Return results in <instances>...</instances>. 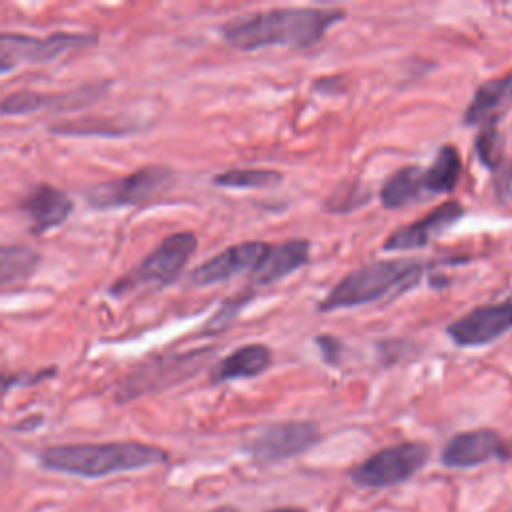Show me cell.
Here are the masks:
<instances>
[{
  "instance_id": "1",
  "label": "cell",
  "mask_w": 512,
  "mask_h": 512,
  "mask_svg": "<svg viewBox=\"0 0 512 512\" xmlns=\"http://www.w3.org/2000/svg\"><path fill=\"white\" fill-rule=\"evenodd\" d=\"M344 18L338 8H272L226 22L222 38L236 50L266 46L306 48Z\"/></svg>"
},
{
  "instance_id": "2",
  "label": "cell",
  "mask_w": 512,
  "mask_h": 512,
  "mask_svg": "<svg viewBox=\"0 0 512 512\" xmlns=\"http://www.w3.org/2000/svg\"><path fill=\"white\" fill-rule=\"evenodd\" d=\"M166 460L168 454L162 448L134 440L58 444L44 448L40 454V462L44 468L84 478H100L116 472L148 468Z\"/></svg>"
},
{
  "instance_id": "3",
  "label": "cell",
  "mask_w": 512,
  "mask_h": 512,
  "mask_svg": "<svg viewBox=\"0 0 512 512\" xmlns=\"http://www.w3.org/2000/svg\"><path fill=\"white\" fill-rule=\"evenodd\" d=\"M424 264L416 260H378L344 276L320 302L318 310L334 312L370 304L408 290L422 274Z\"/></svg>"
},
{
  "instance_id": "4",
  "label": "cell",
  "mask_w": 512,
  "mask_h": 512,
  "mask_svg": "<svg viewBox=\"0 0 512 512\" xmlns=\"http://www.w3.org/2000/svg\"><path fill=\"white\" fill-rule=\"evenodd\" d=\"M196 248L198 240L192 232H174L166 236L152 252L146 254L140 264H136L128 274H124L110 286V294L122 296L142 284H154L158 288L172 284L180 276Z\"/></svg>"
},
{
  "instance_id": "5",
  "label": "cell",
  "mask_w": 512,
  "mask_h": 512,
  "mask_svg": "<svg viewBox=\"0 0 512 512\" xmlns=\"http://www.w3.org/2000/svg\"><path fill=\"white\" fill-rule=\"evenodd\" d=\"M174 180L170 168L160 164L142 166L122 178L106 180L92 184L86 190V202L92 208H124V206H142L152 198L160 196Z\"/></svg>"
},
{
  "instance_id": "6",
  "label": "cell",
  "mask_w": 512,
  "mask_h": 512,
  "mask_svg": "<svg viewBox=\"0 0 512 512\" xmlns=\"http://www.w3.org/2000/svg\"><path fill=\"white\" fill-rule=\"evenodd\" d=\"M430 456L422 442H402L374 452L350 470V480L358 488H386L412 478Z\"/></svg>"
},
{
  "instance_id": "7",
  "label": "cell",
  "mask_w": 512,
  "mask_h": 512,
  "mask_svg": "<svg viewBox=\"0 0 512 512\" xmlns=\"http://www.w3.org/2000/svg\"><path fill=\"white\" fill-rule=\"evenodd\" d=\"M98 42L94 34H74V32H54L48 38H36L16 32H0V58L10 66L22 62H50L66 52L90 48Z\"/></svg>"
},
{
  "instance_id": "8",
  "label": "cell",
  "mask_w": 512,
  "mask_h": 512,
  "mask_svg": "<svg viewBox=\"0 0 512 512\" xmlns=\"http://www.w3.org/2000/svg\"><path fill=\"white\" fill-rule=\"evenodd\" d=\"M320 440V430L310 420H288L264 426L246 444L252 458L274 462L298 456L310 450Z\"/></svg>"
},
{
  "instance_id": "9",
  "label": "cell",
  "mask_w": 512,
  "mask_h": 512,
  "mask_svg": "<svg viewBox=\"0 0 512 512\" xmlns=\"http://www.w3.org/2000/svg\"><path fill=\"white\" fill-rule=\"evenodd\" d=\"M512 330V298L498 304H484L454 320L446 332L458 346H482Z\"/></svg>"
},
{
  "instance_id": "10",
  "label": "cell",
  "mask_w": 512,
  "mask_h": 512,
  "mask_svg": "<svg viewBox=\"0 0 512 512\" xmlns=\"http://www.w3.org/2000/svg\"><path fill=\"white\" fill-rule=\"evenodd\" d=\"M510 458L508 444L490 428L468 430L452 436L442 448L440 460L446 468H472L488 460Z\"/></svg>"
},
{
  "instance_id": "11",
  "label": "cell",
  "mask_w": 512,
  "mask_h": 512,
  "mask_svg": "<svg viewBox=\"0 0 512 512\" xmlns=\"http://www.w3.org/2000/svg\"><path fill=\"white\" fill-rule=\"evenodd\" d=\"M464 214L460 202H444L436 210L428 212L426 216L418 218L416 222L402 226L394 230L386 242V252H400V250H416L422 246H428L432 240H436L440 234H444L456 220H460Z\"/></svg>"
},
{
  "instance_id": "12",
  "label": "cell",
  "mask_w": 512,
  "mask_h": 512,
  "mask_svg": "<svg viewBox=\"0 0 512 512\" xmlns=\"http://www.w3.org/2000/svg\"><path fill=\"white\" fill-rule=\"evenodd\" d=\"M266 246L268 244H264L260 240L234 244V246L218 252L216 256H212L210 260L202 262L200 266H196L190 274V282L196 286H210L216 282H224L232 276H238L246 270H254L256 264L260 262Z\"/></svg>"
},
{
  "instance_id": "13",
  "label": "cell",
  "mask_w": 512,
  "mask_h": 512,
  "mask_svg": "<svg viewBox=\"0 0 512 512\" xmlns=\"http://www.w3.org/2000/svg\"><path fill=\"white\" fill-rule=\"evenodd\" d=\"M18 208L28 218L30 230L34 234H44L62 226L70 218L74 202L68 192L52 184H38L20 200Z\"/></svg>"
},
{
  "instance_id": "14",
  "label": "cell",
  "mask_w": 512,
  "mask_h": 512,
  "mask_svg": "<svg viewBox=\"0 0 512 512\" xmlns=\"http://www.w3.org/2000/svg\"><path fill=\"white\" fill-rule=\"evenodd\" d=\"M108 84H88L82 88H76L72 92H34V90H18L8 94L0 100V114L4 116H18V114H30L38 112L42 108H74L90 104L98 98V94Z\"/></svg>"
},
{
  "instance_id": "15",
  "label": "cell",
  "mask_w": 512,
  "mask_h": 512,
  "mask_svg": "<svg viewBox=\"0 0 512 512\" xmlns=\"http://www.w3.org/2000/svg\"><path fill=\"white\" fill-rule=\"evenodd\" d=\"M310 260V242L308 240H286L280 244H268L260 262L252 270L256 284H274L298 268L306 266Z\"/></svg>"
},
{
  "instance_id": "16",
  "label": "cell",
  "mask_w": 512,
  "mask_h": 512,
  "mask_svg": "<svg viewBox=\"0 0 512 512\" xmlns=\"http://www.w3.org/2000/svg\"><path fill=\"white\" fill-rule=\"evenodd\" d=\"M512 104V72L480 84L464 110V124H496Z\"/></svg>"
},
{
  "instance_id": "17",
  "label": "cell",
  "mask_w": 512,
  "mask_h": 512,
  "mask_svg": "<svg viewBox=\"0 0 512 512\" xmlns=\"http://www.w3.org/2000/svg\"><path fill=\"white\" fill-rule=\"evenodd\" d=\"M272 364V352L264 344H246L224 356L212 372L214 382L254 378Z\"/></svg>"
},
{
  "instance_id": "18",
  "label": "cell",
  "mask_w": 512,
  "mask_h": 512,
  "mask_svg": "<svg viewBox=\"0 0 512 512\" xmlns=\"http://www.w3.org/2000/svg\"><path fill=\"white\" fill-rule=\"evenodd\" d=\"M462 174V160L454 146L444 144L438 148L432 164L422 170L424 190L428 194H446L452 192Z\"/></svg>"
},
{
  "instance_id": "19",
  "label": "cell",
  "mask_w": 512,
  "mask_h": 512,
  "mask_svg": "<svg viewBox=\"0 0 512 512\" xmlns=\"http://www.w3.org/2000/svg\"><path fill=\"white\" fill-rule=\"evenodd\" d=\"M424 182H422V168L406 166L394 172L380 190V202L386 208H402L412 204L424 196Z\"/></svg>"
},
{
  "instance_id": "20",
  "label": "cell",
  "mask_w": 512,
  "mask_h": 512,
  "mask_svg": "<svg viewBox=\"0 0 512 512\" xmlns=\"http://www.w3.org/2000/svg\"><path fill=\"white\" fill-rule=\"evenodd\" d=\"M40 262V252L28 244H0V286L30 278Z\"/></svg>"
},
{
  "instance_id": "21",
  "label": "cell",
  "mask_w": 512,
  "mask_h": 512,
  "mask_svg": "<svg viewBox=\"0 0 512 512\" xmlns=\"http://www.w3.org/2000/svg\"><path fill=\"white\" fill-rule=\"evenodd\" d=\"M50 132L62 136H124L134 132V128L106 118H76L50 126Z\"/></svg>"
},
{
  "instance_id": "22",
  "label": "cell",
  "mask_w": 512,
  "mask_h": 512,
  "mask_svg": "<svg viewBox=\"0 0 512 512\" xmlns=\"http://www.w3.org/2000/svg\"><path fill=\"white\" fill-rule=\"evenodd\" d=\"M282 182V174L266 168H234L214 176V184L222 188H270Z\"/></svg>"
},
{
  "instance_id": "23",
  "label": "cell",
  "mask_w": 512,
  "mask_h": 512,
  "mask_svg": "<svg viewBox=\"0 0 512 512\" xmlns=\"http://www.w3.org/2000/svg\"><path fill=\"white\" fill-rule=\"evenodd\" d=\"M476 152L484 166L496 168L504 156V138L496 124H484L476 138Z\"/></svg>"
},
{
  "instance_id": "24",
  "label": "cell",
  "mask_w": 512,
  "mask_h": 512,
  "mask_svg": "<svg viewBox=\"0 0 512 512\" xmlns=\"http://www.w3.org/2000/svg\"><path fill=\"white\" fill-rule=\"evenodd\" d=\"M54 374V368L50 370H38V372H16V374H2L0 372V396L6 394L14 386H32L48 376Z\"/></svg>"
},
{
  "instance_id": "25",
  "label": "cell",
  "mask_w": 512,
  "mask_h": 512,
  "mask_svg": "<svg viewBox=\"0 0 512 512\" xmlns=\"http://www.w3.org/2000/svg\"><path fill=\"white\" fill-rule=\"evenodd\" d=\"M318 344H320V348H322V352H324V358L328 360V362H336V350H334V346H338V340H334L332 336H322V338H318Z\"/></svg>"
},
{
  "instance_id": "26",
  "label": "cell",
  "mask_w": 512,
  "mask_h": 512,
  "mask_svg": "<svg viewBox=\"0 0 512 512\" xmlns=\"http://www.w3.org/2000/svg\"><path fill=\"white\" fill-rule=\"evenodd\" d=\"M12 464H14L12 454L0 444V480L12 472Z\"/></svg>"
},
{
  "instance_id": "27",
  "label": "cell",
  "mask_w": 512,
  "mask_h": 512,
  "mask_svg": "<svg viewBox=\"0 0 512 512\" xmlns=\"http://www.w3.org/2000/svg\"><path fill=\"white\" fill-rule=\"evenodd\" d=\"M268 512H306V510L294 508V506H284V508H274V510H268Z\"/></svg>"
},
{
  "instance_id": "28",
  "label": "cell",
  "mask_w": 512,
  "mask_h": 512,
  "mask_svg": "<svg viewBox=\"0 0 512 512\" xmlns=\"http://www.w3.org/2000/svg\"><path fill=\"white\" fill-rule=\"evenodd\" d=\"M12 70H14V66H10L6 60L0 58V76H2V74H8V72H12Z\"/></svg>"
},
{
  "instance_id": "29",
  "label": "cell",
  "mask_w": 512,
  "mask_h": 512,
  "mask_svg": "<svg viewBox=\"0 0 512 512\" xmlns=\"http://www.w3.org/2000/svg\"><path fill=\"white\" fill-rule=\"evenodd\" d=\"M210 512H238V510L234 506H218V508H214Z\"/></svg>"
},
{
  "instance_id": "30",
  "label": "cell",
  "mask_w": 512,
  "mask_h": 512,
  "mask_svg": "<svg viewBox=\"0 0 512 512\" xmlns=\"http://www.w3.org/2000/svg\"><path fill=\"white\" fill-rule=\"evenodd\" d=\"M508 454H510V456H512V442H510V444H508Z\"/></svg>"
}]
</instances>
